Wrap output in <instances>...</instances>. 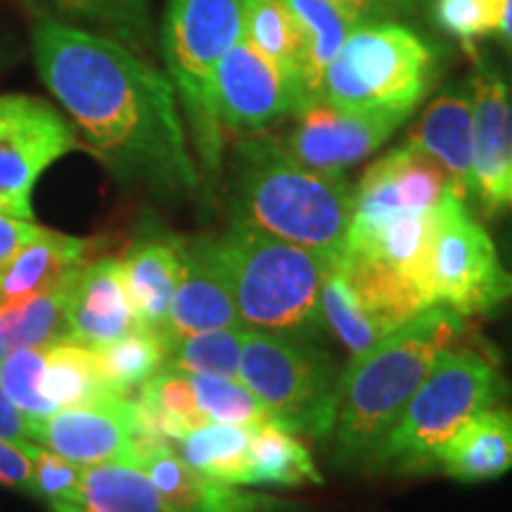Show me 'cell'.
<instances>
[{
  "label": "cell",
  "instance_id": "cell-35",
  "mask_svg": "<svg viewBox=\"0 0 512 512\" xmlns=\"http://www.w3.org/2000/svg\"><path fill=\"white\" fill-rule=\"evenodd\" d=\"M188 377L202 413L211 422L238 425L245 427V430H259V427L275 425L273 415L266 411L264 403L256 399L240 380L197 373H188Z\"/></svg>",
  "mask_w": 512,
  "mask_h": 512
},
{
  "label": "cell",
  "instance_id": "cell-8",
  "mask_svg": "<svg viewBox=\"0 0 512 512\" xmlns=\"http://www.w3.org/2000/svg\"><path fill=\"white\" fill-rule=\"evenodd\" d=\"M342 370L328 351L302 339L247 330L240 382L264 403L283 430L325 441L337 418Z\"/></svg>",
  "mask_w": 512,
  "mask_h": 512
},
{
  "label": "cell",
  "instance_id": "cell-36",
  "mask_svg": "<svg viewBox=\"0 0 512 512\" xmlns=\"http://www.w3.org/2000/svg\"><path fill=\"white\" fill-rule=\"evenodd\" d=\"M43 368H46V347L17 349L0 361L3 392L36 420L55 413L43 394Z\"/></svg>",
  "mask_w": 512,
  "mask_h": 512
},
{
  "label": "cell",
  "instance_id": "cell-21",
  "mask_svg": "<svg viewBox=\"0 0 512 512\" xmlns=\"http://www.w3.org/2000/svg\"><path fill=\"white\" fill-rule=\"evenodd\" d=\"M93 242L43 228V233L19 247L0 264V309L27 302L55 287L60 280L91 261Z\"/></svg>",
  "mask_w": 512,
  "mask_h": 512
},
{
  "label": "cell",
  "instance_id": "cell-27",
  "mask_svg": "<svg viewBox=\"0 0 512 512\" xmlns=\"http://www.w3.org/2000/svg\"><path fill=\"white\" fill-rule=\"evenodd\" d=\"M43 394L57 413L64 408L86 406L114 392L102 375L98 351L76 342H60L46 347Z\"/></svg>",
  "mask_w": 512,
  "mask_h": 512
},
{
  "label": "cell",
  "instance_id": "cell-3",
  "mask_svg": "<svg viewBox=\"0 0 512 512\" xmlns=\"http://www.w3.org/2000/svg\"><path fill=\"white\" fill-rule=\"evenodd\" d=\"M351 214L354 188L344 176L306 169L280 138L254 133L235 147L233 219L339 261Z\"/></svg>",
  "mask_w": 512,
  "mask_h": 512
},
{
  "label": "cell",
  "instance_id": "cell-30",
  "mask_svg": "<svg viewBox=\"0 0 512 512\" xmlns=\"http://www.w3.org/2000/svg\"><path fill=\"white\" fill-rule=\"evenodd\" d=\"M83 505L93 512H164L152 479L136 465H83Z\"/></svg>",
  "mask_w": 512,
  "mask_h": 512
},
{
  "label": "cell",
  "instance_id": "cell-24",
  "mask_svg": "<svg viewBox=\"0 0 512 512\" xmlns=\"http://www.w3.org/2000/svg\"><path fill=\"white\" fill-rule=\"evenodd\" d=\"M79 273H69L43 294L0 309V361L12 351L69 342L67 297Z\"/></svg>",
  "mask_w": 512,
  "mask_h": 512
},
{
  "label": "cell",
  "instance_id": "cell-1",
  "mask_svg": "<svg viewBox=\"0 0 512 512\" xmlns=\"http://www.w3.org/2000/svg\"><path fill=\"white\" fill-rule=\"evenodd\" d=\"M31 43L43 86L112 176L159 197L200 188L169 74L124 43L64 24L36 22Z\"/></svg>",
  "mask_w": 512,
  "mask_h": 512
},
{
  "label": "cell",
  "instance_id": "cell-11",
  "mask_svg": "<svg viewBox=\"0 0 512 512\" xmlns=\"http://www.w3.org/2000/svg\"><path fill=\"white\" fill-rule=\"evenodd\" d=\"M306 105L302 81L240 36L214 74V112L221 131L264 133Z\"/></svg>",
  "mask_w": 512,
  "mask_h": 512
},
{
  "label": "cell",
  "instance_id": "cell-28",
  "mask_svg": "<svg viewBox=\"0 0 512 512\" xmlns=\"http://www.w3.org/2000/svg\"><path fill=\"white\" fill-rule=\"evenodd\" d=\"M323 484L309 448L297 434L266 425L249 434V486Z\"/></svg>",
  "mask_w": 512,
  "mask_h": 512
},
{
  "label": "cell",
  "instance_id": "cell-18",
  "mask_svg": "<svg viewBox=\"0 0 512 512\" xmlns=\"http://www.w3.org/2000/svg\"><path fill=\"white\" fill-rule=\"evenodd\" d=\"M67 325L69 342L93 351L140 330L119 259L102 256L79 268L67 297Z\"/></svg>",
  "mask_w": 512,
  "mask_h": 512
},
{
  "label": "cell",
  "instance_id": "cell-14",
  "mask_svg": "<svg viewBox=\"0 0 512 512\" xmlns=\"http://www.w3.org/2000/svg\"><path fill=\"white\" fill-rule=\"evenodd\" d=\"M451 192V178L444 166L406 143L377 159L354 188L349 230H366L394 216L432 211Z\"/></svg>",
  "mask_w": 512,
  "mask_h": 512
},
{
  "label": "cell",
  "instance_id": "cell-38",
  "mask_svg": "<svg viewBox=\"0 0 512 512\" xmlns=\"http://www.w3.org/2000/svg\"><path fill=\"white\" fill-rule=\"evenodd\" d=\"M83 465L57 456L38 446L34 453V475H31V496L46 501L53 510L67 505H83L81 496Z\"/></svg>",
  "mask_w": 512,
  "mask_h": 512
},
{
  "label": "cell",
  "instance_id": "cell-16",
  "mask_svg": "<svg viewBox=\"0 0 512 512\" xmlns=\"http://www.w3.org/2000/svg\"><path fill=\"white\" fill-rule=\"evenodd\" d=\"M178 254H181V278L171 304L169 325L162 337L164 342L195 332L242 328L219 238L211 235L181 238Z\"/></svg>",
  "mask_w": 512,
  "mask_h": 512
},
{
  "label": "cell",
  "instance_id": "cell-23",
  "mask_svg": "<svg viewBox=\"0 0 512 512\" xmlns=\"http://www.w3.org/2000/svg\"><path fill=\"white\" fill-rule=\"evenodd\" d=\"M38 22L91 31L131 50L152 43V0H17Z\"/></svg>",
  "mask_w": 512,
  "mask_h": 512
},
{
  "label": "cell",
  "instance_id": "cell-40",
  "mask_svg": "<svg viewBox=\"0 0 512 512\" xmlns=\"http://www.w3.org/2000/svg\"><path fill=\"white\" fill-rule=\"evenodd\" d=\"M36 418L24 413L17 403H12L0 387V439L17 441V444H34Z\"/></svg>",
  "mask_w": 512,
  "mask_h": 512
},
{
  "label": "cell",
  "instance_id": "cell-42",
  "mask_svg": "<svg viewBox=\"0 0 512 512\" xmlns=\"http://www.w3.org/2000/svg\"><path fill=\"white\" fill-rule=\"evenodd\" d=\"M349 12L351 17H356L361 24H373V22H389V17L396 12V5L392 0H330Z\"/></svg>",
  "mask_w": 512,
  "mask_h": 512
},
{
  "label": "cell",
  "instance_id": "cell-39",
  "mask_svg": "<svg viewBox=\"0 0 512 512\" xmlns=\"http://www.w3.org/2000/svg\"><path fill=\"white\" fill-rule=\"evenodd\" d=\"M36 448V444H17V441L0 439V484L31 494Z\"/></svg>",
  "mask_w": 512,
  "mask_h": 512
},
{
  "label": "cell",
  "instance_id": "cell-43",
  "mask_svg": "<svg viewBox=\"0 0 512 512\" xmlns=\"http://www.w3.org/2000/svg\"><path fill=\"white\" fill-rule=\"evenodd\" d=\"M501 36L503 48L508 50V55L512 57V0H505V8H503V19H501V27L496 31Z\"/></svg>",
  "mask_w": 512,
  "mask_h": 512
},
{
  "label": "cell",
  "instance_id": "cell-4",
  "mask_svg": "<svg viewBox=\"0 0 512 512\" xmlns=\"http://www.w3.org/2000/svg\"><path fill=\"white\" fill-rule=\"evenodd\" d=\"M245 330L313 342L323 337L320 287L337 261L233 219L219 235Z\"/></svg>",
  "mask_w": 512,
  "mask_h": 512
},
{
  "label": "cell",
  "instance_id": "cell-12",
  "mask_svg": "<svg viewBox=\"0 0 512 512\" xmlns=\"http://www.w3.org/2000/svg\"><path fill=\"white\" fill-rule=\"evenodd\" d=\"M297 124L283 140L285 150L306 169L325 176H344L373 155L408 119L401 112L342 110L325 100H311L299 110Z\"/></svg>",
  "mask_w": 512,
  "mask_h": 512
},
{
  "label": "cell",
  "instance_id": "cell-26",
  "mask_svg": "<svg viewBox=\"0 0 512 512\" xmlns=\"http://www.w3.org/2000/svg\"><path fill=\"white\" fill-rule=\"evenodd\" d=\"M136 406L145 430L166 439L169 444L211 422L197 403L188 373H181V370L164 368L150 377L138 389Z\"/></svg>",
  "mask_w": 512,
  "mask_h": 512
},
{
  "label": "cell",
  "instance_id": "cell-41",
  "mask_svg": "<svg viewBox=\"0 0 512 512\" xmlns=\"http://www.w3.org/2000/svg\"><path fill=\"white\" fill-rule=\"evenodd\" d=\"M41 233L43 226H38L36 221H19L0 214V264Z\"/></svg>",
  "mask_w": 512,
  "mask_h": 512
},
{
  "label": "cell",
  "instance_id": "cell-32",
  "mask_svg": "<svg viewBox=\"0 0 512 512\" xmlns=\"http://www.w3.org/2000/svg\"><path fill=\"white\" fill-rule=\"evenodd\" d=\"M245 335V328H223L166 339L164 368L240 380V356Z\"/></svg>",
  "mask_w": 512,
  "mask_h": 512
},
{
  "label": "cell",
  "instance_id": "cell-29",
  "mask_svg": "<svg viewBox=\"0 0 512 512\" xmlns=\"http://www.w3.org/2000/svg\"><path fill=\"white\" fill-rule=\"evenodd\" d=\"M249 434L245 427L207 422L176 441L178 456L211 479L249 486Z\"/></svg>",
  "mask_w": 512,
  "mask_h": 512
},
{
  "label": "cell",
  "instance_id": "cell-45",
  "mask_svg": "<svg viewBox=\"0 0 512 512\" xmlns=\"http://www.w3.org/2000/svg\"><path fill=\"white\" fill-rule=\"evenodd\" d=\"M392 3L396 5V10H399V8H411V5L418 3V0H392Z\"/></svg>",
  "mask_w": 512,
  "mask_h": 512
},
{
  "label": "cell",
  "instance_id": "cell-7",
  "mask_svg": "<svg viewBox=\"0 0 512 512\" xmlns=\"http://www.w3.org/2000/svg\"><path fill=\"white\" fill-rule=\"evenodd\" d=\"M240 36V0H166L159 48L207 174L221 169L223 157V131L214 112V74Z\"/></svg>",
  "mask_w": 512,
  "mask_h": 512
},
{
  "label": "cell",
  "instance_id": "cell-25",
  "mask_svg": "<svg viewBox=\"0 0 512 512\" xmlns=\"http://www.w3.org/2000/svg\"><path fill=\"white\" fill-rule=\"evenodd\" d=\"M283 3L297 19L304 38L302 86L306 102L318 100L325 69L361 22L330 0H283Z\"/></svg>",
  "mask_w": 512,
  "mask_h": 512
},
{
  "label": "cell",
  "instance_id": "cell-34",
  "mask_svg": "<svg viewBox=\"0 0 512 512\" xmlns=\"http://www.w3.org/2000/svg\"><path fill=\"white\" fill-rule=\"evenodd\" d=\"M320 313H323L325 328L351 351V356L363 354L384 339L363 306L358 304L337 264L330 268L320 287Z\"/></svg>",
  "mask_w": 512,
  "mask_h": 512
},
{
  "label": "cell",
  "instance_id": "cell-31",
  "mask_svg": "<svg viewBox=\"0 0 512 512\" xmlns=\"http://www.w3.org/2000/svg\"><path fill=\"white\" fill-rule=\"evenodd\" d=\"M242 36L302 81L304 38L283 0H240Z\"/></svg>",
  "mask_w": 512,
  "mask_h": 512
},
{
  "label": "cell",
  "instance_id": "cell-33",
  "mask_svg": "<svg viewBox=\"0 0 512 512\" xmlns=\"http://www.w3.org/2000/svg\"><path fill=\"white\" fill-rule=\"evenodd\" d=\"M164 339L150 330H136L100 349V368L107 387L119 396H131L143 384L164 370Z\"/></svg>",
  "mask_w": 512,
  "mask_h": 512
},
{
  "label": "cell",
  "instance_id": "cell-2",
  "mask_svg": "<svg viewBox=\"0 0 512 512\" xmlns=\"http://www.w3.org/2000/svg\"><path fill=\"white\" fill-rule=\"evenodd\" d=\"M465 328V316L437 304L389 332L375 347L351 356L339 377L332 427L339 465L370 467L377 448L430 375L434 361L465 335Z\"/></svg>",
  "mask_w": 512,
  "mask_h": 512
},
{
  "label": "cell",
  "instance_id": "cell-10",
  "mask_svg": "<svg viewBox=\"0 0 512 512\" xmlns=\"http://www.w3.org/2000/svg\"><path fill=\"white\" fill-rule=\"evenodd\" d=\"M72 121L29 93L0 95V214L34 221V188L57 159L81 150Z\"/></svg>",
  "mask_w": 512,
  "mask_h": 512
},
{
  "label": "cell",
  "instance_id": "cell-44",
  "mask_svg": "<svg viewBox=\"0 0 512 512\" xmlns=\"http://www.w3.org/2000/svg\"><path fill=\"white\" fill-rule=\"evenodd\" d=\"M55 512H93V510H88L86 505H67V508H60Z\"/></svg>",
  "mask_w": 512,
  "mask_h": 512
},
{
  "label": "cell",
  "instance_id": "cell-9",
  "mask_svg": "<svg viewBox=\"0 0 512 512\" xmlns=\"http://www.w3.org/2000/svg\"><path fill=\"white\" fill-rule=\"evenodd\" d=\"M430 290L434 304L465 318L512 299V271L498 259L491 235L453 192L441 200L434 219Z\"/></svg>",
  "mask_w": 512,
  "mask_h": 512
},
{
  "label": "cell",
  "instance_id": "cell-5",
  "mask_svg": "<svg viewBox=\"0 0 512 512\" xmlns=\"http://www.w3.org/2000/svg\"><path fill=\"white\" fill-rule=\"evenodd\" d=\"M505 394L508 382L496 356L479 344H460L456 339L434 361L370 467L406 475L434 472L446 441L484 408L498 406Z\"/></svg>",
  "mask_w": 512,
  "mask_h": 512
},
{
  "label": "cell",
  "instance_id": "cell-20",
  "mask_svg": "<svg viewBox=\"0 0 512 512\" xmlns=\"http://www.w3.org/2000/svg\"><path fill=\"white\" fill-rule=\"evenodd\" d=\"M408 143L444 166L451 178L453 195L460 202L467 204L472 200L475 195V136H472L470 88H446L437 95L413 126Z\"/></svg>",
  "mask_w": 512,
  "mask_h": 512
},
{
  "label": "cell",
  "instance_id": "cell-46",
  "mask_svg": "<svg viewBox=\"0 0 512 512\" xmlns=\"http://www.w3.org/2000/svg\"><path fill=\"white\" fill-rule=\"evenodd\" d=\"M508 207H512V169H510V181H508Z\"/></svg>",
  "mask_w": 512,
  "mask_h": 512
},
{
  "label": "cell",
  "instance_id": "cell-37",
  "mask_svg": "<svg viewBox=\"0 0 512 512\" xmlns=\"http://www.w3.org/2000/svg\"><path fill=\"white\" fill-rule=\"evenodd\" d=\"M505 0H437L434 19L439 29L458 38L470 55H475V41L496 34L501 27Z\"/></svg>",
  "mask_w": 512,
  "mask_h": 512
},
{
  "label": "cell",
  "instance_id": "cell-19",
  "mask_svg": "<svg viewBox=\"0 0 512 512\" xmlns=\"http://www.w3.org/2000/svg\"><path fill=\"white\" fill-rule=\"evenodd\" d=\"M181 238L164 230H145L126 249L121 273L138 328L164 337L174 304L178 278H181Z\"/></svg>",
  "mask_w": 512,
  "mask_h": 512
},
{
  "label": "cell",
  "instance_id": "cell-6",
  "mask_svg": "<svg viewBox=\"0 0 512 512\" xmlns=\"http://www.w3.org/2000/svg\"><path fill=\"white\" fill-rule=\"evenodd\" d=\"M437 79V50L394 22L358 24L332 57L320 98L342 110L411 114Z\"/></svg>",
  "mask_w": 512,
  "mask_h": 512
},
{
  "label": "cell",
  "instance_id": "cell-17",
  "mask_svg": "<svg viewBox=\"0 0 512 512\" xmlns=\"http://www.w3.org/2000/svg\"><path fill=\"white\" fill-rule=\"evenodd\" d=\"M138 467L155 484L164 512H294L297 505L254 494L235 484L211 479L178 456L171 444L145 451Z\"/></svg>",
  "mask_w": 512,
  "mask_h": 512
},
{
  "label": "cell",
  "instance_id": "cell-22",
  "mask_svg": "<svg viewBox=\"0 0 512 512\" xmlns=\"http://www.w3.org/2000/svg\"><path fill=\"white\" fill-rule=\"evenodd\" d=\"M434 470L458 482H489L512 470V408L491 406L446 441Z\"/></svg>",
  "mask_w": 512,
  "mask_h": 512
},
{
  "label": "cell",
  "instance_id": "cell-13",
  "mask_svg": "<svg viewBox=\"0 0 512 512\" xmlns=\"http://www.w3.org/2000/svg\"><path fill=\"white\" fill-rule=\"evenodd\" d=\"M143 430L136 399L112 394L36 420L34 444L79 465H136V441Z\"/></svg>",
  "mask_w": 512,
  "mask_h": 512
},
{
  "label": "cell",
  "instance_id": "cell-15",
  "mask_svg": "<svg viewBox=\"0 0 512 512\" xmlns=\"http://www.w3.org/2000/svg\"><path fill=\"white\" fill-rule=\"evenodd\" d=\"M472 136H475V195L486 216L508 207L512 169V93L501 69L486 55H470Z\"/></svg>",
  "mask_w": 512,
  "mask_h": 512
}]
</instances>
